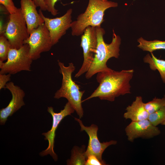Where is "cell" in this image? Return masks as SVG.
<instances>
[{
	"instance_id": "obj_1",
	"label": "cell",
	"mask_w": 165,
	"mask_h": 165,
	"mask_svg": "<svg viewBox=\"0 0 165 165\" xmlns=\"http://www.w3.org/2000/svg\"><path fill=\"white\" fill-rule=\"evenodd\" d=\"M134 72L133 69L116 71L111 69L98 72L96 78L99 83L98 86L90 96L82 101V102L96 97L112 102L116 97L130 93V82Z\"/></svg>"
},
{
	"instance_id": "obj_2",
	"label": "cell",
	"mask_w": 165,
	"mask_h": 165,
	"mask_svg": "<svg viewBox=\"0 0 165 165\" xmlns=\"http://www.w3.org/2000/svg\"><path fill=\"white\" fill-rule=\"evenodd\" d=\"M97 43L96 52L93 61L88 71L86 72L85 77L89 79L94 75L101 72L111 69L107 65V62L112 57L118 58L119 56V47L121 39L113 30V37L111 42L106 43L103 39L105 33L104 29L101 27H96Z\"/></svg>"
},
{
	"instance_id": "obj_3",
	"label": "cell",
	"mask_w": 165,
	"mask_h": 165,
	"mask_svg": "<svg viewBox=\"0 0 165 165\" xmlns=\"http://www.w3.org/2000/svg\"><path fill=\"white\" fill-rule=\"evenodd\" d=\"M118 3L108 0H89L85 11L79 15L75 20L72 22L71 28L73 36H79L83 34L88 26L101 27L104 21V13L107 9L116 7Z\"/></svg>"
},
{
	"instance_id": "obj_4",
	"label": "cell",
	"mask_w": 165,
	"mask_h": 165,
	"mask_svg": "<svg viewBox=\"0 0 165 165\" xmlns=\"http://www.w3.org/2000/svg\"><path fill=\"white\" fill-rule=\"evenodd\" d=\"M59 72L62 76L61 86L55 93L54 98L59 99L66 98L73 106L80 119L83 115L82 98L85 91H80L79 86L72 80V74L75 67L72 63H69L68 66L63 63L57 60Z\"/></svg>"
},
{
	"instance_id": "obj_5",
	"label": "cell",
	"mask_w": 165,
	"mask_h": 165,
	"mask_svg": "<svg viewBox=\"0 0 165 165\" xmlns=\"http://www.w3.org/2000/svg\"><path fill=\"white\" fill-rule=\"evenodd\" d=\"M29 52V46L27 44L18 49L10 48L6 62L0 61V74L13 75L23 71H31L33 60Z\"/></svg>"
},
{
	"instance_id": "obj_6",
	"label": "cell",
	"mask_w": 165,
	"mask_h": 165,
	"mask_svg": "<svg viewBox=\"0 0 165 165\" xmlns=\"http://www.w3.org/2000/svg\"><path fill=\"white\" fill-rule=\"evenodd\" d=\"M4 35L9 41L11 48L18 49L24 44L30 34L20 8L16 13L10 14Z\"/></svg>"
},
{
	"instance_id": "obj_7",
	"label": "cell",
	"mask_w": 165,
	"mask_h": 165,
	"mask_svg": "<svg viewBox=\"0 0 165 165\" xmlns=\"http://www.w3.org/2000/svg\"><path fill=\"white\" fill-rule=\"evenodd\" d=\"M25 44L29 46L30 55L33 60L39 58L41 53L51 49L53 46L49 31L44 24L31 32L29 37L24 42Z\"/></svg>"
},
{
	"instance_id": "obj_8",
	"label": "cell",
	"mask_w": 165,
	"mask_h": 165,
	"mask_svg": "<svg viewBox=\"0 0 165 165\" xmlns=\"http://www.w3.org/2000/svg\"><path fill=\"white\" fill-rule=\"evenodd\" d=\"M47 110L52 117V125L50 130L42 134L45 137L44 139L48 141V145L45 150L39 153V155L41 156H43L49 154L54 160L56 161L58 160V156L53 149L56 130L62 120L66 116L73 113L75 110L72 105L68 101L64 106V108L59 112H54L53 108L51 106L48 107Z\"/></svg>"
},
{
	"instance_id": "obj_9",
	"label": "cell",
	"mask_w": 165,
	"mask_h": 165,
	"mask_svg": "<svg viewBox=\"0 0 165 165\" xmlns=\"http://www.w3.org/2000/svg\"><path fill=\"white\" fill-rule=\"evenodd\" d=\"M81 35L80 46L82 49L84 59L82 66L75 75V77L76 78L88 71L96 52L97 38L96 27H87Z\"/></svg>"
},
{
	"instance_id": "obj_10",
	"label": "cell",
	"mask_w": 165,
	"mask_h": 165,
	"mask_svg": "<svg viewBox=\"0 0 165 165\" xmlns=\"http://www.w3.org/2000/svg\"><path fill=\"white\" fill-rule=\"evenodd\" d=\"M72 9H69L63 16L58 17L50 18L46 17L42 11L39 9L38 13L44 22V24L48 30L51 42L53 46L57 44L61 37L64 35L67 31L71 27Z\"/></svg>"
},
{
	"instance_id": "obj_11",
	"label": "cell",
	"mask_w": 165,
	"mask_h": 165,
	"mask_svg": "<svg viewBox=\"0 0 165 165\" xmlns=\"http://www.w3.org/2000/svg\"><path fill=\"white\" fill-rule=\"evenodd\" d=\"M81 127V131H85L89 137L88 145L86 151L87 156L90 155L96 156L102 162L106 165L102 159V155L105 150L109 146L117 144L116 141L112 140L109 141L101 142L99 140L97 133L98 127L96 124H92L90 126H85L79 118H74Z\"/></svg>"
},
{
	"instance_id": "obj_12",
	"label": "cell",
	"mask_w": 165,
	"mask_h": 165,
	"mask_svg": "<svg viewBox=\"0 0 165 165\" xmlns=\"http://www.w3.org/2000/svg\"><path fill=\"white\" fill-rule=\"evenodd\" d=\"M125 130L128 140L131 142L138 138H151L161 133L159 128L153 125L148 119L131 121Z\"/></svg>"
},
{
	"instance_id": "obj_13",
	"label": "cell",
	"mask_w": 165,
	"mask_h": 165,
	"mask_svg": "<svg viewBox=\"0 0 165 165\" xmlns=\"http://www.w3.org/2000/svg\"><path fill=\"white\" fill-rule=\"evenodd\" d=\"M5 88L10 92L12 99L8 105L0 110V124L5 125L7 118L25 105L24 98L25 95L24 91L19 86L15 85L13 82H8Z\"/></svg>"
},
{
	"instance_id": "obj_14",
	"label": "cell",
	"mask_w": 165,
	"mask_h": 165,
	"mask_svg": "<svg viewBox=\"0 0 165 165\" xmlns=\"http://www.w3.org/2000/svg\"><path fill=\"white\" fill-rule=\"evenodd\" d=\"M20 9L23 15L30 34L34 29L44 24V22L36 9L32 0H20Z\"/></svg>"
},
{
	"instance_id": "obj_15",
	"label": "cell",
	"mask_w": 165,
	"mask_h": 165,
	"mask_svg": "<svg viewBox=\"0 0 165 165\" xmlns=\"http://www.w3.org/2000/svg\"><path fill=\"white\" fill-rule=\"evenodd\" d=\"M123 115L126 119H130L131 121H137L148 119L149 114L145 109V103L141 96H138L131 105L127 107Z\"/></svg>"
},
{
	"instance_id": "obj_16",
	"label": "cell",
	"mask_w": 165,
	"mask_h": 165,
	"mask_svg": "<svg viewBox=\"0 0 165 165\" xmlns=\"http://www.w3.org/2000/svg\"><path fill=\"white\" fill-rule=\"evenodd\" d=\"M86 146H74L71 151L69 159L67 160L68 165H85L87 156L86 154Z\"/></svg>"
},
{
	"instance_id": "obj_17",
	"label": "cell",
	"mask_w": 165,
	"mask_h": 165,
	"mask_svg": "<svg viewBox=\"0 0 165 165\" xmlns=\"http://www.w3.org/2000/svg\"><path fill=\"white\" fill-rule=\"evenodd\" d=\"M151 53V56L148 54L144 57L143 61L149 64L152 70L158 71L163 82L165 84V60L158 59L152 52Z\"/></svg>"
},
{
	"instance_id": "obj_18",
	"label": "cell",
	"mask_w": 165,
	"mask_h": 165,
	"mask_svg": "<svg viewBox=\"0 0 165 165\" xmlns=\"http://www.w3.org/2000/svg\"><path fill=\"white\" fill-rule=\"evenodd\" d=\"M138 42L139 44L137 46L144 51L151 53L158 50H165V41L157 40L147 41L140 37L138 39Z\"/></svg>"
},
{
	"instance_id": "obj_19",
	"label": "cell",
	"mask_w": 165,
	"mask_h": 165,
	"mask_svg": "<svg viewBox=\"0 0 165 165\" xmlns=\"http://www.w3.org/2000/svg\"><path fill=\"white\" fill-rule=\"evenodd\" d=\"M164 106L165 97H164L162 98L155 97L151 101L145 103V109L149 114L155 112Z\"/></svg>"
},
{
	"instance_id": "obj_20",
	"label": "cell",
	"mask_w": 165,
	"mask_h": 165,
	"mask_svg": "<svg viewBox=\"0 0 165 165\" xmlns=\"http://www.w3.org/2000/svg\"><path fill=\"white\" fill-rule=\"evenodd\" d=\"M10 43L4 35L2 34L0 36V61L7 60L10 49Z\"/></svg>"
},
{
	"instance_id": "obj_21",
	"label": "cell",
	"mask_w": 165,
	"mask_h": 165,
	"mask_svg": "<svg viewBox=\"0 0 165 165\" xmlns=\"http://www.w3.org/2000/svg\"><path fill=\"white\" fill-rule=\"evenodd\" d=\"M148 119L155 126L161 124L165 121V106L155 112L149 114Z\"/></svg>"
},
{
	"instance_id": "obj_22",
	"label": "cell",
	"mask_w": 165,
	"mask_h": 165,
	"mask_svg": "<svg viewBox=\"0 0 165 165\" xmlns=\"http://www.w3.org/2000/svg\"><path fill=\"white\" fill-rule=\"evenodd\" d=\"M0 4L4 6L10 14L16 13L18 10L12 0H0Z\"/></svg>"
},
{
	"instance_id": "obj_23",
	"label": "cell",
	"mask_w": 165,
	"mask_h": 165,
	"mask_svg": "<svg viewBox=\"0 0 165 165\" xmlns=\"http://www.w3.org/2000/svg\"><path fill=\"white\" fill-rule=\"evenodd\" d=\"M59 0H45L47 10L53 16H56L58 14V10L55 8L56 2Z\"/></svg>"
},
{
	"instance_id": "obj_24",
	"label": "cell",
	"mask_w": 165,
	"mask_h": 165,
	"mask_svg": "<svg viewBox=\"0 0 165 165\" xmlns=\"http://www.w3.org/2000/svg\"><path fill=\"white\" fill-rule=\"evenodd\" d=\"M105 164L101 161L95 155H89L86 160L85 165H105Z\"/></svg>"
},
{
	"instance_id": "obj_25",
	"label": "cell",
	"mask_w": 165,
	"mask_h": 165,
	"mask_svg": "<svg viewBox=\"0 0 165 165\" xmlns=\"http://www.w3.org/2000/svg\"><path fill=\"white\" fill-rule=\"evenodd\" d=\"M11 75L0 74V90L5 88L8 82L11 80Z\"/></svg>"
},
{
	"instance_id": "obj_26",
	"label": "cell",
	"mask_w": 165,
	"mask_h": 165,
	"mask_svg": "<svg viewBox=\"0 0 165 165\" xmlns=\"http://www.w3.org/2000/svg\"><path fill=\"white\" fill-rule=\"evenodd\" d=\"M37 7H39L42 11L47 10L45 0H32Z\"/></svg>"
},
{
	"instance_id": "obj_27",
	"label": "cell",
	"mask_w": 165,
	"mask_h": 165,
	"mask_svg": "<svg viewBox=\"0 0 165 165\" xmlns=\"http://www.w3.org/2000/svg\"><path fill=\"white\" fill-rule=\"evenodd\" d=\"M164 97H165V95H164ZM161 125L165 126V121L163 122Z\"/></svg>"
},
{
	"instance_id": "obj_28",
	"label": "cell",
	"mask_w": 165,
	"mask_h": 165,
	"mask_svg": "<svg viewBox=\"0 0 165 165\" xmlns=\"http://www.w3.org/2000/svg\"><path fill=\"white\" fill-rule=\"evenodd\" d=\"M103 1H107V0H103Z\"/></svg>"
}]
</instances>
